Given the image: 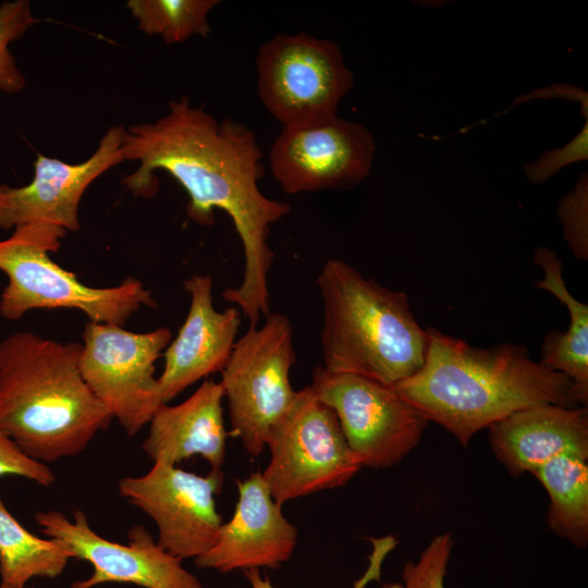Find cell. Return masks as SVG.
I'll return each mask as SVG.
<instances>
[{"label":"cell","mask_w":588,"mask_h":588,"mask_svg":"<svg viewBox=\"0 0 588 588\" xmlns=\"http://www.w3.org/2000/svg\"><path fill=\"white\" fill-rule=\"evenodd\" d=\"M40 21L33 16L27 0L5 1L0 4V90L17 94L25 86V77L17 68L9 45Z\"/></svg>","instance_id":"603a6c76"},{"label":"cell","mask_w":588,"mask_h":588,"mask_svg":"<svg viewBox=\"0 0 588 588\" xmlns=\"http://www.w3.org/2000/svg\"><path fill=\"white\" fill-rule=\"evenodd\" d=\"M309 388L331 407L360 465L384 469L400 463L419 443L426 417L393 385L319 366Z\"/></svg>","instance_id":"30bf717a"},{"label":"cell","mask_w":588,"mask_h":588,"mask_svg":"<svg viewBox=\"0 0 588 588\" xmlns=\"http://www.w3.org/2000/svg\"><path fill=\"white\" fill-rule=\"evenodd\" d=\"M72 559L57 540L27 530L0 498L1 584L24 587L34 578H57Z\"/></svg>","instance_id":"44dd1931"},{"label":"cell","mask_w":588,"mask_h":588,"mask_svg":"<svg viewBox=\"0 0 588 588\" xmlns=\"http://www.w3.org/2000/svg\"><path fill=\"white\" fill-rule=\"evenodd\" d=\"M495 457L513 477L534 473L552 458H588V408L543 404L514 412L489 427Z\"/></svg>","instance_id":"e0dca14e"},{"label":"cell","mask_w":588,"mask_h":588,"mask_svg":"<svg viewBox=\"0 0 588 588\" xmlns=\"http://www.w3.org/2000/svg\"><path fill=\"white\" fill-rule=\"evenodd\" d=\"M0 588H35V587L29 586V585L24 586V587H12V586L4 585V584H1V583H0Z\"/></svg>","instance_id":"f546056e"},{"label":"cell","mask_w":588,"mask_h":588,"mask_svg":"<svg viewBox=\"0 0 588 588\" xmlns=\"http://www.w3.org/2000/svg\"><path fill=\"white\" fill-rule=\"evenodd\" d=\"M122 150L125 160L139 162L122 181L135 196H154V172L163 170L187 193L191 220L212 225L215 210L231 218L243 246L244 270L240 285L225 289L222 297L256 327L270 314L268 274L275 256L268 244L270 226L291 207L259 188L265 168L254 132L231 119L218 122L181 97L157 121L125 128Z\"/></svg>","instance_id":"6da1fadb"},{"label":"cell","mask_w":588,"mask_h":588,"mask_svg":"<svg viewBox=\"0 0 588 588\" xmlns=\"http://www.w3.org/2000/svg\"><path fill=\"white\" fill-rule=\"evenodd\" d=\"M4 476H19L42 487H49L56 481L48 465L25 454L0 428V478Z\"/></svg>","instance_id":"484cf974"},{"label":"cell","mask_w":588,"mask_h":588,"mask_svg":"<svg viewBox=\"0 0 588 588\" xmlns=\"http://www.w3.org/2000/svg\"><path fill=\"white\" fill-rule=\"evenodd\" d=\"M223 480L221 469L203 476L155 462L142 476L121 478L118 490L155 522L161 548L195 560L215 544L223 523L216 505Z\"/></svg>","instance_id":"8fae6325"},{"label":"cell","mask_w":588,"mask_h":588,"mask_svg":"<svg viewBox=\"0 0 588 588\" xmlns=\"http://www.w3.org/2000/svg\"><path fill=\"white\" fill-rule=\"evenodd\" d=\"M535 262L543 269L544 278L535 286L553 294L568 309L571 317L566 332H549L541 345L540 364L561 372L572 381V396L576 405L588 404V306L577 301L567 290L562 277V262L550 248L538 247Z\"/></svg>","instance_id":"d6986e66"},{"label":"cell","mask_w":588,"mask_h":588,"mask_svg":"<svg viewBox=\"0 0 588 588\" xmlns=\"http://www.w3.org/2000/svg\"><path fill=\"white\" fill-rule=\"evenodd\" d=\"M81 348L28 331L0 343V428L46 465L83 453L113 419L81 375Z\"/></svg>","instance_id":"3957f363"},{"label":"cell","mask_w":588,"mask_h":588,"mask_svg":"<svg viewBox=\"0 0 588 588\" xmlns=\"http://www.w3.org/2000/svg\"><path fill=\"white\" fill-rule=\"evenodd\" d=\"M257 93L283 127L334 118L353 86L339 46L301 33L266 41L256 59Z\"/></svg>","instance_id":"ba28073f"},{"label":"cell","mask_w":588,"mask_h":588,"mask_svg":"<svg viewBox=\"0 0 588 588\" xmlns=\"http://www.w3.org/2000/svg\"><path fill=\"white\" fill-rule=\"evenodd\" d=\"M532 475L550 499V529L576 548L585 549L588 542V458L563 454L543 464Z\"/></svg>","instance_id":"ffe728a7"},{"label":"cell","mask_w":588,"mask_h":588,"mask_svg":"<svg viewBox=\"0 0 588 588\" xmlns=\"http://www.w3.org/2000/svg\"><path fill=\"white\" fill-rule=\"evenodd\" d=\"M244 574L252 588H273L270 579L268 577H262L259 574L258 568L244 571Z\"/></svg>","instance_id":"f1b7e54d"},{"label":"cell","mask_w":588,"mask_h":588,"mask_svg":"<svg viewBox=\"0 0 588 588\" xmlns=\"http://www.w3.org/2000/svg\"><path fill=\"white\" fill-rule=\"evenodd\" d=\"M588 158V121L573 140L564 147L544 152L537 161L525 166L530 182L542 183L555 174L561 168L587 160Z\"/></svg>","instance_id":"4316f807"},{"label":"cell","mask_w":588,"mask_h":588,"mask_svg":"<svg viewBox=\"0 0 588 588\" xmlns=\"http://www.w3.org/2000/svg\"><path fill=\"white\" fill-rule=\"evenodd\" d=\"M191 297L187 316L177 335L167 346L164 368L158 378L163 404L198 380L224 368L235 344L241 311H219L212 302V278L193 274L184 281Z\"/></svg>","instance_id":"2e32d148"},{"label":"cell","mask_w":588,"mask_h":588,"mask_svg":"<svg viewBox=\"0 0 588 588\" xmlns=\"http://www.w3.org/2000/svg\"><path fill=\"white\" fill-rule=\"evenodd\" d=\"M271 457L262 476L279 504L345 486L363 467L351 451L334 411L311 389L296 399L271 429Z\"/></svg>","instance_id":"52a82bcc"},{"label":"cell","mask_w":588,"mask_h":588,"mask_svg":"<svg viewBox=\"0 0 588 588\" xmlns=\"http://www.w3.org/2000/svg\"><path fill=\"white\" fill-rule=\"evenodd\" d=\"M223 399L221 383L205 380L184 402L160 405L148 424L144 452L152 463L171 465L199 455L211 469H221L229 434L223 419Z\"/></svg>","instance_id":"ac0fdd59"},{"label":"cell","mask_w":588,"mask_h":588,"mask_svg":"<svg viewBox=\"0 0 588 588\" xmlns=\"http://www.w3.org/2000/svg\"><path fill=\"white\" fill-rule=\"evenodd\" d=\"M296 363L293 327L281 313H270L261 327H249L221 370L232 434L253 456L262 453L271 429L293 405L290 381Z\"/></svg>","instance_id":"8992f818"},{"label":"cell","mask_w":588,"mask_h":588,"mask_svg":"<svg viewBox=\"0 0 588 588\" xmlns=\"http://www.w3.org/2000/svg\"><path fill=\"white\" fill-rule=\"evenodd\" d=\"M237 492L232 517L222 523L215 544L195 564L220 573L281 566L295 551L296 527L273 500L262 471L237 480Z\"/></svg>","instance_id":"9a60e30c"},{"label":"cell","mask_w":588,"mask_h":588,"mask_svg":"<svg viewBox=\"0 0 588 588\" xmlns=\"http://www.w3.org/2000/svg\"><path fill=\"white\" fill-rule=\"evenodd\" d=\"M372 552L369 556V565L365 574L354 584L353 588H367L370 580L380 579L381 565L384 558L394 549L393 542L385 537L371 539Z\"/></svg>","instance_id":"83f0119b"},{"label":"cell","mask_w":588,"mask_h":588,"mask_svg":"<svg viewBox=\"0 0 588 588\" xmlns=\"http://www.w3.org/2000/svg\"><path fill=\"white\" fill-rule=\"evenodd\" d=\"M218 0H130L126 8L147 35H158L170 44H180L211 30L208 14Z\"/></svg>","instance_id":"7402d4cb"},{"label":"cell","mask_w":588,"mask_h":588,"mask_svg":"<svg viewBox=\"0 0 588 588\" xmlns=\"http://www.w3.org/2000/svg\"><path fill=\"white\" fill-rule=\"evenodd\" d=\"M317 285L323 302V368L395 385L422 367L428 335L404 292L338 258L324 262Z\"/></svg>","instance_id":"277c9868"},{"label":"cell","mask_w":588,"mask_h":588,"mask_svg":"<svg viewBox=\"0 0 588 588\" xmlns=\"http://www.w3.org/2000/svg\"><path fill=\"white\" fill-rule=\"evenodd\" d=\"M426 331L422 367L393 388L463 446L514 412L543 404L578 406L571 379L532 360L524 345L482 348L432 327Z\"/></svg>","instance_id":"7a4b0ae2"},{"label":"cell","mask_w":588,"mask_h":588,"mask_svg":"<svg viewBox=\"0 0 588 588\" xmlns=\"http://www.w3.org/2000/svg\"><path fill=\"white\" fill-rule=\"evenodd\" d=\"M66 231L45 223L13 229L0 241V270L9 282L0 298V315L10 321L34 309L70 308L90 321L123 326L142 307H156L151 292L128 277L118 285L95 287L56 264L50 253L60 248Z\"/></svg>","instance_id":"5b68a950"},{"label":"cell","mask_w":588,"mask_h":588,"mask_svg":"<svg viewBox=\"0 0 588 588\" xmlns=\"http://www.w3.org/2000/svg\"><path fill=\"white\" fill-rule=\"evenodd\" d=\"M40 531L59 541L72 559L93 566V573L72 583L71 588H95L105 584H131L142 588H204L182 565V560L161 548L143 526L127 532L128 543L98 535L82 510L72 519L60 511L35 514Z\"/></svg>","instance_id":"7c38bea8"},{"label":"cell","mask_w":588,"mask_h":588,"mask_svg":"<svg viewBox=\"0 0 588 588\" xmlns=\"http://www.w3.org/2000/svg\"><path fill=\"white\" fill-rule=\"evenodd\" d=\"M376 144L364 125L338 115L283 127L270 152L273 177L286 194L351 189L367 177Z\"/></svg>","instance_id":"4fadbf2b"},{"label":"cell","mask_w":588,"mask_h":588,"mask_svg":"<svg viewBox=\"0 0 588 588\" xmlns=\"http://www.w3.org/2000/svg\"><path fill=\"white\" fill-rule=\"evenodd\" d=\"M124 131L122 125L108 128L95 152L77 164L38 154L28 185L0 184V229L45 223L77 232L83 194L98 176L125 160Z\"/></svg>","instance_id":"5bb4252c"},{"label":"cell","mask_w":588,"mask_h":588,"mask_svg":"<svg viewBox=\"0 0 588 588\" xmlns=\"http://www.w3.org/2000/svg\"><path fill=\"white\" fill-rule=\"evenodd\" d=\"M454 540L450 532L436 536L417 561L402 572V583H384L380 588H444V577Z\"/></svg>","instance_id":"cb8c5ba5"},{"label":"cell","mask_w":588,"mask_h":588,"mask_svg":"<svg viewBox=\"0 0 588 588\" xmlns=\"http://www.w3.org/2000/svg\"><path fill=\"white\" fill-rule=\"evenodd\" d=\"M565 241L577 259H588V181L587 174L558 205Z\"/></svg>","instance_id":"d4e9b609"},{"label":"cell","mask_w":588,"mask_h":588,"mask_svg":"<svg viewBox=\"0 0 588 588\" xmlns=\"http://www.w3.org/2000/svg\"><path fill=\"white\" fill-rule=\"evenodd\" d=\"M172 340L167 327L145 333L89 321L78 356L81 375L93 394L133 437L162 405L156 362Z\"/></svg>","instance_id":"9c48e42d"}]
</instances>
